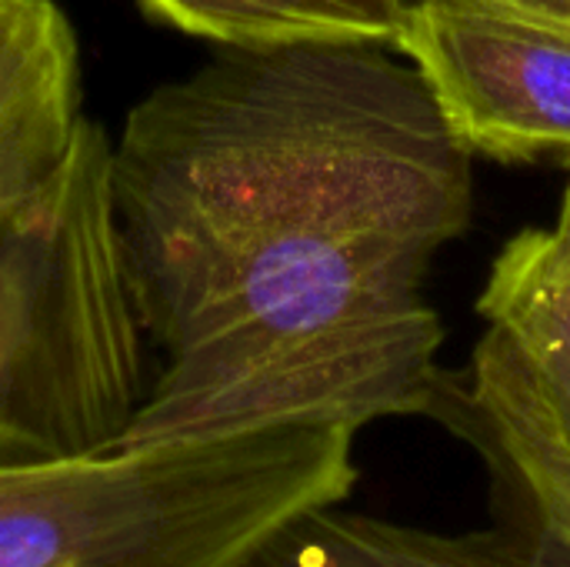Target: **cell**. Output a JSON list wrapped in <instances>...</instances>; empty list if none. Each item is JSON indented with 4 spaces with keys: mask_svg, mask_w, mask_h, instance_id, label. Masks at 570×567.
<instances>
[{
    "mask_svg": "<svg viewBox=\"0 0 570 567\" xmlns=\"http://www.w3.org/2000/svg\"><path fill=\"white\" fill-rule=\"evenodd\" d=\"M411 0H137L180 33L217 47L384 43L397 47Z\"/></svg>",
    "mask_w": 570,
    "mask_h": 567,
    "instance_id": "8",
    "label": "cell"
},
{
    "mask_svg": "<svg viewBox=\"0 0 570 567\" xmlns=\"http://www.w3.org/2000/svg\"><path fill=\"white\" fill-rule=\"evenodd\" d=\"M357 434L284 424L0 465V567H240L347 501Z\"/></svg>",
    "mask_w": 570,
    "mask_h": 567,
    "instance_id": "2",
    "label": "cell"
},
{
    "mask_svg": "<svg viewBox=\"0 0 570 567\" xmlns=\"http://www.w3.org/2000/svg\"><path fill=\"white\" fill-rule=\"evenodd\" d=\"M391 50L220 47L127 110L114 211L160 368L120 444L431 421L424 284L471 227L474 154Z\"/></svg>",
    "mask_w": 570,
    "mask_h": 567,
    "instance_id": "1",
    "label": "cell"
},
{
    "mask_svg": "<svg viewBox=\"0 0 570 567\" xmlns=\"http://www.w3.org/2000/svg\"><path fill=\"white\" fill-rule=\"evenodd\" d=\"M488 525L434 531L344 505L314 508L240 567H570V541L528 508L488 498Z\"/></svg>",
    "mask_w": 570,
    "mask_h": 567,
    "instance_id": "6",
    "label": "cell"
},
{
    "mask_svg": "<svg viewBox=\"0 0 570 567\" xmlns=\"http://www.w3.org/2000/svg\"><path fill=\"white\" fill-rule=\"evenodd\" d=\"M394 50L417 67L471 154L570 167V17L411 0Z\"/></svg>",
    "mask_w": 570,
    "mask_h": 567,
    "instance_id": "5",
    "label": "cell"
},
{
    "mask_svg": "<svg viewBox=\"0 0 570 567\" xmlns=\"http://www.w3.org/2000/svg\"><path fill=\"white\" fill-rule=\"evenodd\" d=\"M147 348L114 137L83 117L57 167L0 201V465L117 448L150 391Z\"/></svg>",
    "mask_w": 570,
    "mask_h": 567,
    "instance_id": "3",
    "label": "cell"
},
{
    "mask_svg": "<svg viewBox=\"0 0 570 567\" xmlns=\"http://www.w3.org/2000/svg\"><path fill=\"white\" fill-rule=\"evenodd\" d=\"M491 3H504V7H524V10L554 13V17H570V0H491Z\"/></svg>",
    "mask_w": 570,
    "mask_h": 567,
    "instance_id": "9",
    "label": "cell"
},
{
    "mask_svg": "<svg viewBox=\"0 0 570 567\" xmlns=\"http://www.w3.org/2000/svg\"><path fill=\"white\" fill-rule=\"evenodd\" d=\"M484 331L448 371L431 421L481 461L488 498L570 541V184L544 227L514 234L478 297Z\"/></svg>",
    "mask_w": 570,
    "mask_h": 567,
    "instance_id": "4",
    "label": "cell"
},
{
    "mask_svg": "<svg viewBox=\"0 0 570 567\" xmlns=\"http://www.w3.org/2000/svg\"><path fill=\"white\" fill-rule=\"evenodd\" d=\"M80 40L57 0H0V201L67 154L83 120Z\"/></svg>",
    "mask_w": 570,
    "mask_h": 567,
    "instance_id": "7",
    "label": "cell"
}]
</instances>
